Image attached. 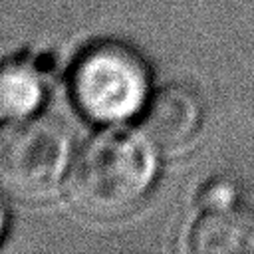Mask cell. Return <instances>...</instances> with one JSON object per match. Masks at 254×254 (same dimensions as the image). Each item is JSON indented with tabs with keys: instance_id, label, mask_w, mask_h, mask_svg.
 I'll use <instances>...</instances> for the list:
<instances>
[{
	"instance_id": "obj_6",
	"label": "cell",
	"mask_w": 254,
	"mask_h": 254,
	"mask_svg": "<svg viewBox=\"0 0 254 254\" xmlns=\"http://www.w3.org/2000/svg\"><path fill=\"white\" fill-rule=\"evenodd\" d=\"M46 69L32 58L0 62V119L34 115L46 99Z\"/></svg>"
},
{
	"instance_id": "obj_1",
	"label": "cell",
	"mask_w": 254,
	"mask_h": 254,
	"mask_svg": "<svg viewBox=\"0 0 254 254\" xmlns=\"http://www.w3.org/2000/svg\"><path fill=\"white\" fill-rule=\"evenodd\" d=\"M157 141L147 131L107 127L77 155L69 175V196L89 216L111 220L135 210L159 175Z\"/></svg>"
},
{
	"instance_id": "obj_8",
	"label": "cell",
	"mask_w": 254,
	"mask_h": 254,
	"mask_svg": "<svg viewBox=\"0 0 254 254\" xmlns=\"http://www.w3.org/2000/svg\"><path fill=\"white\" fill-rule=\"evenodd\" d=\"M6 224H8V214H6V208H4V204L0 200V240H2V236L6 232Z\"/></svg>"
},
{
	"instance_id": "obj_5",
	"label": "cell",
	"mask_w": 254,
	"mask_h": 254,
	"mask_svg": "<svg viewBox=\"0 0 254 254\" xmlns=\"http://www.w3.org/2000/svg\"><path fill=\"white\" fill-rule=\"evenodd\" d=\"M189 248L194 254H254V210L206 208L190 230Z\"/></svg>"
},
{
	"instance_id": "obj_4",
	"label": "cell",
	"mask_w": 254,
	"mask_h": 254,
	"mask_svg": "<svg viewBox=\"0 0 254 254\" xmlns=\"http://www.w3.org/2000/svg\"><path fill=\"white\" fill-rule=\"evenodd\" d=\"M145 131L161 147L189 143L202 123V103L185 85L173 83L159 89L145 105Z\"/></svg>"
},
{
	"instance_id": "obj_2",
	"label": "cell",
	"mask_w": 254,
	"mask_h": 254,
	"mask_svg": "<svg viewBox=\"0 0 254 254\" xmlns=\"http://www.w3.org/2000/svg\"><path fill=\"white\" fill-rule=\"evenodd\" d=\"M71 163V135L52 117L6 119L0 125V190L42 200L54 194Z\"/></svg>"
},
{
	"instance_id": "obj_7",
	"label": "cell",
	"mask_w": 254,
	"mask_h": 254,
	"mask_svg": "<svg viewBox=\"0 0 254 254\" xmlns=\"http://www.w3.org/2000/svg\"><path fill=\"white\" fill-rule=\"evenodd\" d=\"M236 200V187L228 181H212L200 192V202L204 208L230 206Z\"/></svg>"
},
{
	"instance_id": "obj_3",
	"label": "cell",
	"mask_w": 254,
	"mask_h": 254,
	"mask_svg": "<svg viewBox=\"0 0 254 254\" xmlns=\"http://www.w3.org/2000/svg\"><path fill=\"white\" fill-rule=\"evenodd\" d=\"M149 67L129 46L97 42L81 52L71 71L77 107L99 123H123L149 101Z\"/></svg>"
}]
</instances>
